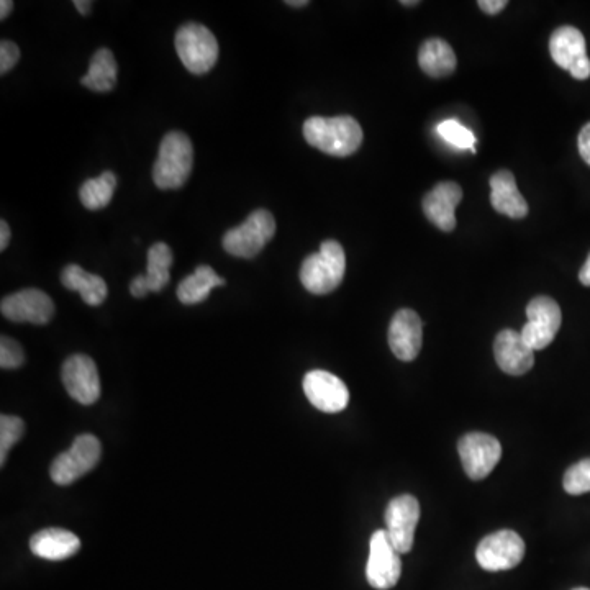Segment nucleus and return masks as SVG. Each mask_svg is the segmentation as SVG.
I'll return each mask as SVG.
<instances>
[{
  "label": "nucleus",
  "mask_w": 590,
  "mask_h": 590,
  "mask_svg": "<svg viewBox=\"0 0 590 590\" xmlns=\"http://www.w3.org/2000/svg\"><path fill=\"white\" fill-rule=\"evenodd\" d=\"M305 141L322 153L345 158L363 145V128L350 115L312 117L304 123Z\"/></svg>",
  "instance_id": "obj_1"
},
{
  "label": "nucleus",
  "mask_w": 590,
  "mask_h": 590,
  "mask_svg": "<svg viewBox=\"0 0 590 590\" xmlns=\"http://www.w3.org/2000/svg\"><path fill=\"white\" fill-rule=\"evenodd\" d=\"M346 256L335 240L323 241L318 253L307 256L300 268V282L315 295L330 294L340 287L345 277Z\"/></svg>",
  "instance_id": "obj_2"
},
{
  "label": "nucleus",
  "mask_w": 590,
  "mask_h": 590,
  "mask_svg": "<svg viewBox=\"0 0 590 590\" xmlns=\"http://www.w3.org/2000/svg\"><path fill=\"white\" fill-rule=\"evenodd\" d=\"M194 148L186 133L171 132L161 140L153 166V181L163 191L179 189L192 173Z\"/></svg>",
  "instance_id": "obj_3"
},
{
  "label": "nucleus",
  "mask_w": 590,
  "mask_h": 590,
  "mask_svg": "<svg viewBox=\"0 0 590 590\" xmlns=\"http://www.w3.org/2000/svg\"><path fill=\"white\" fill-rule=\"evenodd\" d=\"M276 220L268 210H255L245 222L228 230L223 236V248L235 258H255L273 240Z\"/></svg>",
  "instance_id": "obj_4"
},
{
  "label": "nucleus",
  "mask_w": 590,
  "mask_h": 590,
  "mask_svg": "<svg viewBox=\"0 0 590 590\" xmlns=\"http://www.w3.org/2000/svg\"><path fill=\"white\" fill-rule=\"evenodd\" d=\"M177 55L192 74L209 73L218 59V41L209 28L200 23H186L176 33Z\"/></svg>",
  "instance_id": "obj_5"
},
{
  "label": "nucleus",
  "mask_w": 590,
  "mask_h": 590,
  "mask_svg": "<svg viewBox=\"0 0 590 590\" xmlns=\"http://www.w3.org/2000/svg\"><path fill=\"white\" fill-rule=\"evenodd\" d=\"M102 454V446L96 436L79 435L68 451L56 456L51 464L50 476L58 486H69L96 468Z\"/></svg>",
  "instance_id": "obj_6"
},
{
  "label": "nucleus",
  "mask_w": 590,
  "mask_h": 590,
  "mask_svg": "<svg viewBox=\"0 0 590 590\" xmlns=\"http://www.w3.org/2000/svg\"><path fill=\"white\" fill-rule=\"evenodd\" d=\"M527 317L528 322L520 332L523 341L533 351L545 350L546 346L553 343L559 328H561V322H563V314H561L558 302L546 295L535 297L528 304Z\"/></svg>",
  "instance_id": "obj_7"
},
{
  "label": "nucleus",
  "mask_w": 590,
  "mask_h": 590,
  "mask_svg": "<svg viewBox=\"0 0 590 590\" xmlns=\"http://www.w3.org/2000/svg\"><path fill=\"white\" fill-rule=\"evenodd\" d=\"M525 556L522 536L512 530H500L487 535L476 551L477 563L486 571H509L517 568Z\"/></svg>",
  "instance_id": "obj_8"
},
{
  "label": "nucleus",
  "mask_w": 590,
  "mask_h": 590,
  "mask_svg": "<svg viewBox=\"0 0 590 590\" xmlns=\"http://www.w3.org/2000/svg\"><path fill=\"white\" fill-rule=\"evenodd\" d=\"M459 458L463 463L464 472L472 481L486 479L502 456L499 440L487 433H468L458 443Z\"/></svg>",
  "instance_id": "obj_9"
},
{
  "label": "nucleus",
  "mask_w": 590,
  "mask_h": 590,
  "mask_svg": "<svg viewBox=\"0 0 590 590\" xmlns=\"http://www.w3.org/2000/svg\"><path fill=\"white\" fill-rule=\"evenodd\" d=\"M402 574L400 554L392 546L386 530L374 531L369 543V559L366 577L369 586L377 590L392 589Z\"/></svg>",
  "instance_id": "obj_10"
},
{
  "label": "nucleus",
  "mask_w": 590,
  "mask_h": 590,
  "mask_svg": "<svg viewBox=\"0 0 590 590\" xmlns=\"http://www.w3.org/2000/svg\"><path fill=\"white\" fill-rule=\"evenodd\" d=\"M550 53L559 68L568 69L572 78L584 81L590 78V59L587 56L586 38L577 28L559 27L550 38Z\"/></svg>",
  "instance_id": "obj_11"
},
{
  "label": "nucleus",
  "mask_w": 590,
  "mask_h": 590,
  "mask_svg": "<svg viewBox=\"0 0 590 590\" xmlns=\"http://www.w3.org/2000/svg\"><path fill=\"white\" fill-rule=\"evenodd\" d=\"M418 520H420V504L413 495H399L387 505V536L397 553L405 554L412 550Z\"/></svg>",
  "instance_id": "obj_12"
},
{
  "label": "nucleus",
  "mask_w": 590,
  "mask_h": 590,
  "mask_svg": "<svg viewBox=\"0 0 590 590\" xmlns=\"http://www.w3.org/2000/svg\"><path fill=\"white\" fill-rule=\"evenodd\" d=\"M0 310L10 322L46 325L55 315V304L43 291L23 289L4 297Z\"/></svg>",
  "instance_id": "obj_13"
},
{
  "label": "nucleus",
  "mask_w": 590,
  "mask_h": 590,
  "mask_svg": "<svg viewBox=\"0 0 590 590\" xmlns=\"http://www.w3.org/2000/svg\"><path fill=\"white\" fill-rule=\"evenodd\" d=\"M61 379L68 394L82 405H92L100 397L99 371L86 354H74L66 359L61 369Z\"/></svg>",
  "instance_id": "obj_14"
},
{
  "label": "nucleus",
  "mask_w": 590,
  "mask_h": 590,
  "mask_svg": "<svg viewBox=\"0 0 590 590\" xmlns=\"http://www.w3.org/2000/svg\"><path fill=\"white\" fill-rule=\"evenodd\" d=\"M304 392L315 409L338 413L350 402V391L345 382L327 371H310L304 377Z\"/></svg>",
  "instance_id": "obj_15"
},
{
  "label": "nucleus",
  "mask_w": 590,
  "mask_h": 590,
  "mask_svg": "<svg viewBox=\"0 0 590 590\" xmlns=\"http://www.w3.org/2000/svg\"><path fill=\"white\" fill-rule=\"evenodd\" d=\"M389 346L395 358L400 361H413L422 350L423 325L422 318L410 309H400L392 318L389 327Z\"/></svg>",
  "instance_id": "obj_16"
},
{
  "label": "nucleus",
  "mask_w": 590,
  "mask_h": 590,
  "mask_svg": "<svg viewBox=\"0 0 590 590\" xmlns=\"http://www.w3.org/2000/svg\"><path fill=\"white\" fill-rule=\"evenodd\" d=\"M463 200V189L456 182H440L423 197V214L441 232L456 228V207Z\"/></svg>",
  "instance_id": "obj_17"
},
{
  "label": "nucleus",
  "mask_w": 590,
  "mask_h": 590,
  "mask_svg": "<svg viewBox=\"0 0 590 590\" xmlns=\"http://www.w3.org/2000/svg\"><path fill=\"white\" fill-rule=\"evenodd\" d=\"M494 354L499 368L510 376H523L535 364V351L515 330H502L495 336Z\"/></svg>",
  "instance_id": "obj_18"
},
{
  "label": "nucleus",
  "mask_w": 590,
  "mask_h": 590,
  "mask_svg": "<svg viewBox=\"0 0 590 590\" xmlns=\"http://www.w3.org/2000/svg\"><path fill=\"white\" fill-rule=\"evenodd\" d=\"M173 261V250L166 243H155L151 246L148 250L146 273L135 277L130 284L133 297L141 299L148 292H159L163 287L168 286Z\"/></svg>",
  "instance_id": "obj_19"
},
{
  "label": "nucleus",
  "mask_w": 590,
  "mask_h": 590,
  "mask_svg": "<svg viewBox=\"0 0 590 590\" xmlns=\"http://www.w3.org/2000/svg\"><path fill=\"white\" fill-rule=\"evenodd\" d=\"M81 540L68 530L46 528L38 531L30 540V550L35 556L48 561H64L78 553Z\"/></svg>",
  "instance_id": "obj_20"
},
{
  "label": "nucleus",
  "mask_w": 590,
  "mask_h": 590,
  "mask_svg": "<svg viewBox=\"0 0 590 590\" xmlns=\"http://www.w3.org/2000/svg\"><path fill=\"white\" fill-rule=\"evenodd\" d=\"M491 204L495 212L505 217L525 218L528 215L527 200L518 191L515 176L507 169L491 177Z\"/></svg>",
  "instance_id": "obj_21"
},
{
  "label": "nucleus",
  "mask_w": 590,
  "mask_h": 590,
  "mask_svg": "<svg viewBox=\"0 0 590 590\" xmlns=\"http://www.w3.org/2000/svg\"><path fill=\"white\" fill-rule=\"evenodd\" d=\"M61 282L69 291L81 294V299L91 307H99L107 299L109 289L104 279L96 274L87 273L78 264H69L61 273Z\"/></svg>",
  "instance_id": "obj_22"
},
{
  "label": "nucleus",
  "mask_w": 590,
  "mask_h": 590,
  "mask_svg": "<svg viewBox=\"0 0 590 590\" xmlns=\"http://www.w3.org/2000/svg\"><path fill=\"white\" fill-rule=\"evenodd\" d=\"M418 64L423 73L432 78H446L454 73L458 66V59L454 55L450 43L441 38H430L420 46L418 51Z\"/></svg>",
  "instance_id": "obj_23"
},
{
  "label": "nucleus",
  "mask_w": 590,
  "mask_h": 590,
  "mask_svg": "<svg viewBox=\"0 0 590 590\" xmlns=\"http://www.w3.org/2000/svg\"><path fill=\"white\" fill-rule=\"evenodd\" d=\"M220 286H225L223 277L218 276L210 266H199L196 273L182 279L177 287V299L186 305L200 304L209 299L212 289Z\"/></svg>",
  "instance_id": "obj_24"
},
{
  "label": "nucleus",
  "mask_w": 590,
  "mask_h": 590,
  "mask_svg": "<svg viewBox=\"0 0 590 590\" xmlns=\"http://www.w3.org/2000/svg\"><path fill=\"white\" fill-rule=\"evenodd\" d=\"M117 73V61H115L114 53L107 48H100L92 56L89 71L86 76H82L81 84L91 91L109 92L115 87Z\"/></svg>",
  "instance_id": "obj_25"
},
{
  "label": "nucleus",
  "mask_w": 590,
  "mask_h": 590,
  "mask_svg": "<svg viewBox=\"0 0 590 590\" xmlns=\"http://www.w3.org/2000/svg\"><path fill=\"white\" fill-rule=\"evenodd\" d=\"M117 187V177L112 171H105L99 177L84 182L79 191V197L86 209L100 210L110 204Z\"/></svg>",
  "instance_id": "obj_26"
},
{
  "label": "nucleus",
  "mask_w": 590,
  "mask_h": 590,
  "mask_svg": "<svg viewBox=\"0 0 590 590\" xmlns=\"http://www.w3.org/2000/svg\"><path fill=\"white\" fill-rule=\"evenodd\" d=\"M438 133L443 140L459 150H471L476 153V137L469 128L464 127L458 120H445L438 125Z\"/></svg>",
  "instance_id": "obj_27"
},
{
  "label": "nucleus",
  "mask_w": 590,
  "mask_h": 590,
  "mask_svg": "<svg viewBox=\"0 0 590 590\" xmlns=\"http://www.w3.org/2000/svg\"><path fill=\"white\" fill-rule=\"evenodd\" d=\"M25 432V423L22 418L14 415H2L0 417V464L4 466L7 454L12 446L17 443Z\"/></svg>",
  "instance_id": "obj_28"
},
{
  "label": "nucleus",
  "mask_w": 590,
  "mask_h": 590,
  "mask_svg": "<svg viewBox=\"0 0 590 590\" xmlns=\"http://www.w3.org/2000/svg\"><path fill=\"white\" fill-rule=\"evenodd\" d=\"M564 491L571 495H581L590 492V458L582 459L574 464L564 474Z\"/></svg>",
  "instance_id": "obj_29"
},
{
  "label": "nucleus",
  "mask_w": 590,
  "mask_h": 590,
  "mask_svg": "<svg viewBox=\"0 0 590 590\" xmlns=\"http://www.w3.org/2000/svg\"><path fill=\"white\" fill-rule=\"evenodd\" d=\"M25 363L22 346L9 336L0 338V368L17 369Z\"/></svg>",
  "instance_id": "obj_30"
},
{
  "label": "nucleus",
  "mask_w": 590,
  "mask_h": 590,
  "mask_svg": "<svg viewBox=\"0 0 590 590\" xmlns=\"http://www.w3.org/2000/svg\"><path fill=\"white\" fill-rule=\"evenodd\" d=\"M20 50L14 41L4 40L0 43V74L9 73L19 63Z\"/></svg>",
  "instance_id": "obj_31"
},
{
  "label": "nucleus",
  "mask_w": 590,
  "mask_h": 590,
  "mask_svg": "<svg viewBox=\"0 0 590 590\" xmlns=\"http://www.w3.org/2000/svg\"><path fill=\"white\" fill-rule=\"evenodd\" d=\"M577 145H579V153H581V158L584 159V161H586V163L590 166V123L584 125L581 133H579Z\"/></svg>",
  "instance_id": "obj_32"
},
{
  "label": "nucleus",
  "mask_w": 590,
  "mask_h": 590,
  "mask_svg": "<svg viewBox=\"0 0 590 590\" xmlns=\"http://www.w3.org/2000/svg\"><path fill=\"white\" fill-rule=\"evenodd\" d=\"M479 7H481L482 12H486L489 15L499 14L502 10L509 5L507 0H481L479 2Z\"/></svg>",
  "instance_id": "obj_33"
},
{
  "label": "nucleus",
  "mask_w": 590,
  "mask_h": 590,
  "mask_svg": "<svg viewBox=\"0 0 590 590\" xmlns=\"http://www.w3.org/2000/svg\"><path fill=\"white\" fill-rule=\"evenodd\" d=\"M10 241V227L9 223L2 220L0 222V250L5 251V248L9 246Z\"/></svg>",
  "instance_id": "obj_34"
},
{
  "label": "nucleus",
  "mask_w": 590,
  "mask_h": 590,
  "mask_svg": "<svg viewBox=\"0 0 590 590\" xmlns=\"http://www.w3.org/2000/svg\"><path fill=\"white\" fill-rule=\"evenodd\" d=\"M579 281L582 286H590V253L587 256L586 263L582 266L581 273H579Z\"/></svg>",
  "instance_id": "obj_35"
},
{
  "label": "nucleus",
  "mask_w": 590,
  "mask_h": 590,
  "mask_svg": "<svg viewBox=\"0 0 590 590\" xmlns=\"http://www.w3.org/2000/svg\"><path fill=\"white\" fill-rule=\"evenodd\" d=\"M12 9H14V2L12 0H2L0 2V20L7 19Z\"/></svg>",
  "instance_id": "obj_36"
},
{
  "label": "nucleus",
  "mask_w": 590,
  "mask_h": 590,
  "mask_svg": "<svg viewBox=\"0 0 590 590\" xmlns=\"http://www.w3.org/2000/svg\"><path fill=\"white\" fill-rule=\"evenodd\" d=\"M74 7L78 9L79 14L87 15L91 12L92 2H82V0H74Z\"/></svg>",
  "instance_id": "obj_37"
},
{
  "label": "nucleus",
  "mask_w": 590,
  "mask_h": 590,
  "mask_svg": "<svg viewBox=\"0 0 590 590\" xmlns=\"http://www.w3.org/2000/svg\"><path fill=\"white\" fill-rule=\"evenodd\" d=\"M287 5H292V7H305V5H309V2H307V0H297V2H295V0H287L286 2Z\"/></svg>",
  "instance_id": "obj_38"
},
{
  "label": "nucleus",
  "mask_w": 590,
  "mask_h": 590,
  "mask_svg": "<svg viewBox=\"0 0 590 590\" xmlns=\"http://www.w3.org/2000/svg\"><path fill=\"white\" fill-rule=\"evenodd\" d=\"M402 5H418V2L417 0H415V2H405L404 0V2H402Z\"/></svg>",
  "instance_id": "obj_39"
},
{
  "label": "nucleus",
  "mask_w": 590,
  "mask_h": 590,
  "mask_svg": "<svg viewBox=\"0 0 590 590\" xmlns=\"http://www.w3.org/2000/svg\"><path fill=\"white\" fill-rule=\"evenodd\" d=\"M574 590H590V589H586V587H577V589Z\"/></svg>",
  "instance_id": "obj_40"
}]
</instances>
